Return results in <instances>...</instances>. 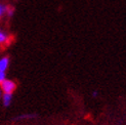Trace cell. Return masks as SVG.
<instances>
[{
  "mask_svg": "<svg viewBox=\"0 0 126 125\" xmlns=\"http://www.w3.org/2000/svg\"><path fill=\"white\" fill-rule=\"evenodd\" d=\"M1 88L4 93H12V91L16 89V84L11 80H4L1 82Z\"/></svg>",
  "mask_w": 126,
  "mask_h": 125,
  "instance_id": "6da1fadb",
  "label": "cell"
},
{
  "mask_svg": "<svg viewBox=\"0 0 126 125\" xmlns=\"http://www.w3.org/2000/svg\"><path fill=\"white\" fill-rule=\"evenodd\" d=\"M7 7L8 6H6V5H3V4H1L0 5V16H3V14H5L6 11H7Z\"/></svg>",
  "mask_w": 126,
  "mask_h": 125,
  "instance_id": "5b68a950",
  "label": "cell"
},
{
  "mask_svg": "<svg viewBox=\"0 0 126 125\" xmlns=\"http://www.w3.org/2000/svg\"><path fill=\"white\" fill-rule=\"evenodd\" d=\"M11 99H12V94L11 93H4L3 96H2V102H3V105L5 107H8L11 103Z\"/></svg>",
  "mask_w": 126,
  "mask_h": 125,
  "instance_id": "3957f363",
  "label": "cell"
},
{
  "mask_svg": "<svg viewBox=\"0 0 126 125\" xmlns=\"http://www.w3.org/2000/svg\"><path fill=\"white\" fill-rule=\"evenodd\" d=\"M9 64V59L7 57H4L0 60V72H5Z\"/></svg>",
  "mask_w": 126,
  "mask_h": 125,
  "instance_id": "7a4b0ae2",
  "label": "cell"
},
{
  "mask_svg": "<svg viewBox=\"0 0 126 125\" xmlns=\"http://www.w3.org/2000/svg\"><path fill=\"white\" fill-rule=\"evenodd\" d=\"M5 79V72H0V82H3Z\"/></svg>",
  "mask_w": 126,
  "mask_h": 125,
  "instance_id": "52a82bcc",
  "label": "cell"
},
{
  "mask_svg": "<svg viewBox=\"0 0 126 125\" xmlns=\"http://www.w3.org/2000/svg\"><path fill=\"white\" fill-rule=\"evenodd\" d=\"M7 39H8L7 35H6V34L3 32V31H1V32H0V42L4 43L5 41H7Z\"/></svg>",
  "mask_w": 126,
  "mask_h": 125,
  "instance_id": "277c9868",
  "label": "cell"
},
{
  "mask_svg": "<svg viewBox=\"0 0 126 125\" xmlns=\"http://www.w3.org/2000/svg\"><path fill=\"white\" fill-rule=\"evenodd\" d=\"M92 96H94V97L97 96V91H93L92 92Z\"/></svg>",
  "mask_w": 126,
  "mask_h": 125,
  "instance_id": "ba28073f",
  "label": "cell"
},
{
  "mask_svg": "<svg viewBox=\"0 0 126 125\" xmlns=\"http://www.w3.org/2000/svg\"><path fill=\"white\" fill-rule=\"evenodd\" d=\"M14 11H15V8L14 7H12V6H8V7H7V11H6V14H7V16H14Z\"/></svg>",
  "mask_w": 126,
  "mask_h": 125,
  "instance_id": "8992f818",
  "label": "cell"
}]
</instances>
